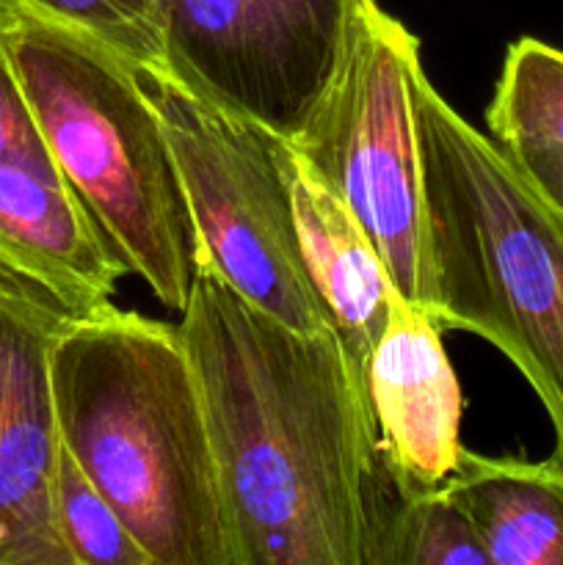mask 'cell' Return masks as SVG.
<instances>
[{
  "label": "cell",
  "instance_id": "14",
  "mask_svg": "<svg viewBox=\"0 0 563 565\" xmlns=\"http://www.w3.org/2000/svg\"><path fill=\"white\" fill-rule=\"evenodd\" d=\"M53 513L72 565H155L64 447L55 467Z\"/></svg>",
  "mask_w": 563,
  "mask_h": 565
},
{
  "label": "cell",
  "instance_id": "7",
  "mask_svg": "<svg viewBox=\"0 0 563 565\" xmlns=\"http://www.w3.org/2000/svg\"><path fill=\"white\" fill-rule=\"evenodd\" d=\"M368 0H160V70L293 141L334 83Z\"/></svg>",
  "mask_w": 563,
  "mask_h": 565
},
{
  "label": "cell",
  "instance_id": "4",
  "mask_svg": "<svg viewBox=\"0 0 563 565\" xmlns=\"http://www.w3.org/2000/svg\"><path fill=\"white\" fill-rule=\"evenodd\" d=\"M423 312L484 337L524 375L563 467V224L475 127L423 160Z\"/></svg>",
  "mask_w": 563,
  "mask_h": 565
},
{
  "label": "cell",
  "instance_id": "17",
  "mask_svg": "<svg viewBox=\"0 0 563 565\" xmlns=\"http://www.w3.org/2000/svg\"><path fill=\"white\" fill-rule=\"evenodd\" d=\"M0 163L20 166L47 180L66 182L39 130V121L17 81L3 42H0Z\"/></svg>",
  "mask_w": 563,
  "mask_h": 565
},
{
  "label": "cell",
  "instance_id": "1",
  "mask_svg": "<svg viewBox=\"0 0 563 565\" xmlns=\"http://www.w3.org/2000/svg\"><path fill=\"white\" fill-rule=\"evenodd\" d=\"M180 329L235 565H390L408 494L334 331L301 334L196 270Z\"/></svg>",
  "mask_w": 563,
  "mask_h": 565
},
{
  "label": "cell",
  "instance_id": "16",
  "mask_svg": "<svg viewBox=\"0 0 563 565\" xmlns=\"http://www.w3.org/2000/svg\"><path fill=\"white\" fill-rule=\"evenodd\" d=\"M108 44L127 64L160 66V0H11Z\"/></svg>",
  "mask_w": 563,
  "mask_h": 565
},
{
  "label": "cell",
  "instance_id": "9",
  "mask_svg": "<svg viewBox=\"0 0 563 565\" xmlns=\"http://www.w3.org/2000/svg\"><path fill=\"white\" fill-rule=\"evenodd\" d=\"M442 334L434 320L397 296L364 370L381 450L408 497L445 486L467 450L461 386Z\"/></svg>",
  "mask_w": 563,
  "mask_h": 565
},
{
  "label": "cell",
  "instance_id": "18",
  "mask_svg": "<svg viewBox=\"0 0 563 565\" xmlns=\"http://www.w3.org/2000/svg\"><path fill=\"white\" fill-rule=\"evenodd\" d=\"M500 149L528 180L535 196L563 224V149L541 147V143H513Z\"/></svg>",
  "mask_w": 563,
  "mask_h": 565
},
{
  "label": "cell",
  "instance_id": "6",
  "mask_svg": "<svg viewBox=\"0 0 563 565\" xmlns=\"http://www.w3.org/2000/svg\"><path fill=\"white\" fill-rule=\"evenodd\" d=\"M419 39L368 0L346 61L293 152L340 199L373 243L397 296L423 303V166L414 83Z\"/></svg>",
  "mask_w": 563,
  "mask_h": 565
},
{
  "label": "cell",
  "instance_id": "8",
  "mask_svg": "<svg viewBox=\"0 0 563 565\" xmlns=\"http://www.w3.org/2000/svg\"><path fill=\"white\" fill-rule=\"evenodd\" d=\"M72 312L0 268V565H72L53 513L61 456L50 356Z\"/></svg>",
  "mask_w": 563,
  "mask_h": 565
},
{
  "label": "cell",
  "instance_id": "2",
  "mask_svg": "<svg viewBox=\"0 0 563 565\" xmlns=\"http://www.w3.org/2000/svg\"><path fill=\"white\" fill-rule=\"evenodd\" d=\"M61 447L155 565H235L202 390L180 329L114 303L50 356Z\"/></svg>",
  "mask_w": 563,
  "mask_h": 565
},
{
  "label": "cell",
  "instance_id": "13",
  "mask_svg": "<svg viewBox=\"0 0 563 565\" xmlns=\"http://www.w3.org/2000/svg\"><path fill=\"white\" fill-rule=\"evenodd\" d=\"M486 125L500 147L563 149V50L535 36L508 44Z\"/></svg>",
  "mask_w": 563,
  "mask_h": 565
},
{
  "label": "cell",
  "instance_id": "10",
  "mask_svg": "<svg viewBox=\"0 0 563 565\" xmlns=\"http://www.w3.org/2000/svg\"><path fill=\"white\" fill-rule=\"evenodd\" d=\"M0 268L72 315L108 303L130 270L66 182L9 163H0Z\"/></svg>",
  "mask_w": 563,
  "mask_h": 565
},
{
  "label": "cell",
  "instance_id": "3",
  "mask_svg": "<svg viewBox=\"0 0 563 565\" xmlns=\"http://www.w3.org/2000/svg\"><path fill=\"white\" fill-rule=\"evenodd\" d=\"M0 42L66 185L130 274L182 315L199 241L136 66L86 31L11 0H0Z\"/></svg>",
  "mask_w": 563,
  "mask_h": 565
},
{
  "label": "cell",
  "instance_id": "5",
  "mask_svg": "<svg viewBox=\"0 0 563 565\" xmlns=\"http://www.w3.org/2000/svg\"><path fill=\"white\" fill-rule=\"evenodd\" d=\"M136 75L180 171L199 270H213L287 329L334 331L298 241L285 138L204 103L160 66Z\"/></svg>",
  "mask_w": 563,
  "mask_h": 565
},
{
  "label": "cell",
  "instance_id": "12",
  "mask_svg": "<svg viewBox=\"0 0 563 565\" xmlns=\"http://www.w3.org/2000/svg\"><path fill=\"white\" fill-rule=\"evenodd\" d=\"M489 565H563V467L464 450L445 483Z\"/></svg>",
  "mask_w": 563,
  "mask_h": 565
},
{
  "label": "cell",
  "instance_id": "11",
  "mask_svg": "<svg viewBox=\"0 0 563 565\" xmlns=\"http://www.w3.org/2000/svg\"><path fill=\"white\" fill-rule=\"evenodd\" d=\"M293 215L309 276L329 312L331 329L364 386L375 342L390 323L397 290L384 259L353 221L346 204L298 160L287 143ZM368 395V392H364Z\"/></svg>",
  "mask_w": 563,
  "mask_h": 565
},
{
  "label": "cell",
  "instance_id": "15",
  "mask_svg": "<svg viewBox=\"0 0 563 565\" xmlns=\"http://www.w3.org/2000/svg\"><path fill=\"white\" fill-rule=\"evenodd\" d=\"M390 565H489V561L469 516L439 486L408 497L392 539Z\"/></svg>",
  "mask_w": 563,
  "mask_h": 565
}]
</instances>
